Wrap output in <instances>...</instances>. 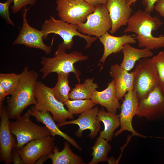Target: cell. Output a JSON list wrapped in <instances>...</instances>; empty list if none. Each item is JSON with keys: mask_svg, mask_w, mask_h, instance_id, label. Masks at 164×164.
<instances>
[{"mask_svg": "<svg viewBox=\"0 0 164 164\" xmlns=\"http://www.w3.org/2000/svg\"></svg>", "mask_w": 164, "mask_h": 164, "instance_id": "74e56055", "label": "cell"}, {"mask_svg": "<svg viewBox=\"0 0 164 164\" xmlns=\"http://www.w3.org/2000/svg\"><path fill=\"white\" fill-rule=\"evenodd\" d=\"M12 160L14 164H24L19 153L15 148L13 150Z\"/></svg>", "mask_w": 164, "mask_h": 164, "instance_id": "836d02e7", "label": "cell"}, {"mask_svg": "<svg viewBox=\"0 0 164 164\" xmlns=\"http://www.w3.org/2000/svg\"><path fill=\"white\" fill-rule=\"evenodd\" d=\"M7 94L1 85H0V102H3Z\"/></svg>", "mask_w": 164, "mask_h": 164, "instance_id": "d590c367", "label": "cell"}, {"mask_svg": "<svg viewBox=\"0 0 164 164\" xmlns=\"http://www.w3.org/2000/svg\"><path fill=\"white\" fill-rule=\"evenodd\" d=\"M90 5L96 7L102 4L106 5L107 0H83Z\"/></svg>", "mask_w": 164, "mask_h": 164, "instance_id": "e575fe53", "label": "cell"}, {"mask_svg": "<svg viewBox=\"0 0 164 164\" xmlns=\"http://www.w3.org/2000/svg\"><path fill=\"white\" fill-rule=\"evenodd\" d=\"M36 0H13V4L11 6L13 13L18 12L23 7L29 5L32 6L35 5Z\"/></svg>", "mask_w": 164, "mask_h": 164, "instance_id": "4dcf8cb0", "label": "cell"}, {"mask_svg": "<svg viewBox=\"0 0 164 164\" xmlns=\"http://www.w3.org/2000/svg\"><path fill=\"white\" fill-rule=\"evenodd\" d=\"M56 10L60 19L74 25L86 22L94 7L83 0H56Z\"/></svg>", "mask_w": 164, "mask_h": 164, "instance_id": "30bf717a", "label": "cell"}, {"mask_svg": "<svg viewBox=\"0 0 164 164\" xmlns=\"http://www.w3.org/2000/svg\"><path fill=\"white\" fill-rule=\"evenodd\" d=\"M13 2V0H7L4 3L0 2V15L7 24L14 26V23L10 18L9 11V6Z\"/></svg>", "mask_w": 164, "mask_h": 164, "instance_id": "f546056e", "label": "cell"}, {"mask_svg": "<svg viewBox=\"0 0 164 164\" xmlns=\"http://www.w3.org/2000/svg\"><path fill=\"white\" fill-rule=\"evenodd\" d=\"M77 25L78 31L81 33L98 38L109 31L112 22L106 5L95 7L93 12L87 16L86 22Z\"/></svg>", "mask_w": 164, "mask_h": 164, "instance_id": "9c48e42d", "label": "cell"}, {"mask_svg": "<svg viewBox=\"0 0 164 164\" xmlns=\"http://www.w3.org/2000/svg\"><path fill=\"white\" fill-rule=\"evenodd\" d=\"M94 78L86 79L83 83H79L75 85L69 95V99H85L91 98L93 93L98 87L97 84L94 82Z\"/></svg>", "mask_w": 164, "mask_h": 164, "instance_id": "cb8c5ba5", "label": "cell"}, {"mask_svg": "<svg viewBox=\"0 0 164 164\" xmlns=\"http://www.w3.org/2000/svg\"><path fill=\"white\" fill-rule=\"evenodd\" d=\"M96 104L104 107L108 112L116 114L121 105L116 93L114 81L113 80L107 84V87L101 91L95 90L91 98Z\"/></svg>", "mask_w": 164, "mask_h": 164, "instance_id": "d6986e66", "label": "cell"}, {"mask_svg": "<svg viewBox=\"0 0 164 164\" xmlns=\"http://www.w3.org/2000/svg\"><path fill=\"white\" fill-rule=\"evenodd\" d=\"M35 93L37 103L33 106L35 109L50 112L54 120L59 123L65 121L67 118L73 119V115L65 108L64 103L56 98L52 88L37 81Z\"/></svg>", "mask_w": 164, "mask_h": 164, "instance_id": "8992f818", "label": "cell"}, {"mask_svg": "<svg viewBox=\"0 0 164 164\" xmlns=\"http://www.w3.org/2000/svg\"><path fill=\"white\" fill-rule=\"evenodd\" d=\"M131 0H126L127 3H128Z\"/></svg>", "mask_w": 164, "mask_h": 164, "instance_id": "8d00e7d4", "label": "cell"}, {"mask_svg": "<svg viewBox=\"0 0 164 164\" xmlns=\"http://www.w3.org/2000/svg\"><path fill=\"white\" fill-rule=\"evenodd\" d=\"M133 91L139 100L145 97L161 81L157 69L151 58L138 61L134 70Z\"/></svg>", "mask_w": 164, "mask_h": 164, "instance_id": "5b68a950", "label": "cell"}, {"mask_svg": "<svg viewBox=\"0 0 164 164\" xmlns=\"http://www.w3.org/2000/svg\"><path fill=\"white\" fill-rule=\"evenodd\" d=\"M151 50L144 48L142 49L135 48L129 43L125 44L122 50L123 57L120 65L126 70L131 71L137 61L144 58H149L153 56Z\"/></svg>", "mask_w": 164, "mask_h": 164, "instance_id": "44dd1931", "label": "cell"}, {"mask_svg": "<svg viewBox=\"0 0 164 164\" xmlns=\"http://www.w3.org/2000/svg\"><path fill=\"white\" fill-rule=\"evenodd\" d=\"M0 160L6 164L12 162V152L16 143L10 128L9 118L5 107L0 102Z\"/></svg>", "mask_w": 164, "mask_h": 164, "instance_id": "4fadbf2b", "label": "cell"}, {"mask_svg": "<svg viewBox=\"0 0 164 164\" xmlns=\"http://www.w3.org/2000/svg\"><path fill=\"white\" fill-rule=\"evenodd\" d=\"M138 0H131L127 3L128 6L134 4ZM159 0H142L143 5L145 7L144 11L147 12L151 13L155 9V4Z\"/></svg>", "mask_w": 164, "mask_h": 164, "instance_id": "1f68e13d", "label": "cell"}, {"mask_svg": "<svg viewBox=\"0 0 164 164\" xmlns=\"http://www.w3.org/2000/svg\"><path fill=\"white\" fill-rule=\"evenodd\" d=\"M63 149L59 151L58 147L55 146L53 152L47 155L53 164H84L80 156L73 153L71 150L68 142L65 141Z\"/></svg>", "mask_w": 164, "mask_h": 164, "instance_id": "7402d4cb", "label": "cell"}, {"mask_svg": "<svg viewBox=\"0 0 164 164\" xmlns=\"http://www.w3.org/2000/svg\"><path fill=\"white\" fill-rule=\"evenodd\" d=\"M108 142L100 136L97 138L94 145L91 148L93 150L91 154L93 158L88 164H97L100 162L108 161V154L111 149Z\"/></svg>", "mask_w": 164, "mask_h": 164, "instance_id": "484cf974", "label": "cell"}, {"mask_svg": "<svg viewBox=\"0 0 164 164\" xmlns=\"http://www.w3.org/2000/svg\"><path fill=\"white\" fill-rule=\"evenodd\" d=\"M155 65L159 77L161 82L164 84V50L151 58Z\"/></svg>", "mask_w": 164, "mask_h": 164, "instance_id": "f1b7e54d", "label": "cell"}, {"mask_svg": "<svg viewBox=\"0 0 164 164\" xmlns=\"http://www.w3.org/2000/svg\"><path fill=\"white\" fill-rule=\"evenodd\" d=\"M57 80L55 86L52 88L53 95L58 101L64 103L69 99L71 90L69 84L70 73L58 72Z\"/></svg>", "mask_w": 164, "mask_h": 164, "instance_id": "d4e9b609", "label": "cell"}, {"mask_svg": "<svg viewBox=\"0 0 164 164\" xmlns=\"http://www.w3.org/2000/svg\"><path fill=\"white\" fill-rule=\"evenodd\" d=\"M20 74L15 73L0 74V85L7 95H11L16 90L18 85Z\"/></svg>", "mask_w": 164, "mask_h": 164, "instance_id": "83f0119b", "label": "cell"}, {"mask_svg": "<svg viewBox=\"0 0 164 164\" xmlns=\"http://www.w3.org/2000/svg\"><path fill=\"white\" fill-rule=\"evenodd\" d=\"M99 111L97 106L80 114L78 118L76 119L60 122L57 125L61 127L69 124L77 125L79 128L75 133L77 136L81 137L83 131L88 129L90 131L89 137L93 138L97 136L101 128L100 121L97 118Z\"/></svg>", "mask_w": 164, "mask_h": 164, "instance_id": "9a60e30c", "label": "cell"}, {"mask_svg": "<svg viewBox=\"0 0 164 164\" xmlns=\"http://www.w3.org/2000/svg\"><path fill=\"white\" fill-rule=\"evenodd\" d=\"M88 57L80 52L76 50L69 53L66 52V49L61 43L53 57L42 56L41 63L42 67L40 70L42 73V79H44L52 73H72L80 83V72L74 66V64L80 61L86 60Z\"/></svg>", "mask_w": 164, "mask_h": 164, "instance_id": "3957f363", "label": "cell"}, {"mask_svg": "<svg viewBox=\"0 0 164 164\" xmlns=\"http://www.w3.org/2000/svg\"><path fill=\"white\" fill-rule=\"evenodd\" d=\"M109 73L114 82L117 97L119 100H122L128 91L133 90L134 71L130 73L120 65L115 64L111 66Z\"/></svg>", "mask_w": 164, "mask_h": 164, "instance_id": "e0dca14e", "label": "cell"}, {"mask_svg": "<svg viewBox=\"0 0 164 164\" xmlns=\"http://www.w3.org/2000/svg\"><path fill=\"white\" fill-rule=\"evenodd\" d=\"M97 118L104 125L103 130L100 132L99 136L108 142L112 140L114 131L120 126L119 114L106 112L103 107L99 110Z\"/></svg>", "mask_w": 164, "mask_h": 164, "instance_id": "603a6c76", "label": "cell"}, {"mask_svg": "<svg viewBox=\"0 0 164 164\" xmlns=\"http://www.w3.org/2000/svg\"><path fill=\"white\" fill-rule=\"evenodd\" d=\"M99 38L104 47L103 55L98 63L99 65L102 63L101 68L107 58L111 54L122 51L124 46L126 44H134L137 42L135 38L132 35L125 34L120 36H115L110 35L108 32Z\"/></svg>", "mask_w": 164, "mask_h": 164, "instance_id": "ac0fdd59", "label": "cell"}, {"mask_svg": "<svg viewBox=\"0 0 164 164\" xmlns=\"http://www.w3.org/2000/svg\"><path fill=\"white\" fill-rule=\"evenodd\" d=\"M41 30L43 33V39H47L48 35L51 33L59 35L63 40L61 43L66 50L72 48L73 44V38L75 36H78L85 40L87 44L84 49L90 47L98 38L96 36L82 34L78 31L77 25L56 19L52 15L44 21L42 25Z\"/></svg>", "mask_w": 164, "mask_h": 164, "instance_id": "277c9868", "label": "cell"}, {"mask_svg": "<svg viewBox=\"0 0 164 164\" xmlns=\"http://www.w3.org/2000/svg\"><path fill=\"white\" fill-rule=\"evenodd\" d=\"M30 116L27 111L15 121H10L11 132L16 137L15 148L18 150L32 140L51 136V133L46 127L34 123L31 121Z\"/></svg>", "mask_w": 164, "mask_h": 164, "instance_id": "52a82bcc", "label": "cell"}, {"mask_svg": "<svg viewBox=\"0 0 164 164\" xmlns=\"http://www.w3.org/2000/svg\"><path fill=\"white\" fill-rule=\"evenodd\" d=\"M71 114H78L92 109L96 104L91 99H68L64 103Z\"/></svg>", "mask_w": 164, "mask_h": 164, "instance_id": "4316f807", "label": "cell"}, {"mask_svg": "<svg viewBox=\"0 0 164 164\" xmlns=\"http://www.w3.org/2000/svg\"><path fill=\"white\" fill-rule=\"evenodd\" d=\"M29 9L24 7L22 14V23L19 33L12 43L13 45H23L30 48L38 49L43 51L46 54L51 52L52 44L48 46L43 42V33L31 26L28 23L26 18L27 12Z\"/></svg>", "mask_w": 164, "mask_h": 164, "instance_id": "8fae6325", "label": "cell"}, {"mask_svg": "<svg viewBox=\"0 0 164 164\" xmlns=\"http://www.w3.org/2000/svg\"><path fill=\"white\" fill-rule=\"evenodd\" d=\"M163 24L157 17L152 16L150 13L137 10L128 19L123 33L132 32L137 35L138 46L151 50L164 48V36H154L152 32L155 31Z\"/></svg>", "mask_w": 164, "mask_h": 164, "instance_id": "6da1fadb", "label": "cell"}, {"mask_svg": "<svg viewBox=\"0 0 164 164\" xmlns=\"http://www.w3.org/2000/svg\"><path fill=\"white\" fill-rule=\"evenodd\" d=\"M126 0H107L106 4L112 22L109 32L115 33L121 27L127 25L132 9L128 6Z\"/></svg>", "mask_w": 164, "mask_h": 164, "instance_id": "2e32d148", "label": "cell"}, {"mask_svg": "<svg viewBox=\"0 0 164 164\" xmlns=\"http://www.w3.org/2000/svg\"><path fill=\"white\" fill-rule=\"evenodd\" d=\"M154 9L164 17V0H159L155 4Z\"/></svg>", "mask_w": 164, "mask_h": 164, "instance_id": "d6a6232c", "label": "cell"}, {"mask_svg": "<svg viewBox=\"0 0 164 164\" xmlns=\"http://www.w3.org/2000/svg\"><path fill=\"white\" fill-rule=\"evenodd\" d=\"M28 69L26 66L20 73L19 82L16 90L6 101L5 107L9 119L19 117L25 108L37 103L35 92L39 75L35 71L29 70Z\"/></svg>", "mask_w": 164, "mask_h": 164, "instance_id": "7a4b0ae2", "label": "cell"}, {"mask_svg": "<svg viewBox=\"0 0 164 164\" xmlns=\"http://www.w3.org/2000/svg\"><path fill=\"white\" fill-rule=\"evenodd\" d=\"M27 111L37 121L41 122L45 125L50 131L52 137H54L56 135L61 136L76 148L80 151L82 150V148L72 138L60 129L49 111L37 110L33 106Z\"/></svg>", "mask_w": 164, "mask_h": 164, "instance_id": "ffe728a7", "label": "cell"}, {"mask_svg": "<svg viewBox=\"0 0 164 164\" xmlns=\"http://www.w3.org/2000/svg\"><path fill=\"white\" fill-rule=\"evenodd\" d=\"M121 105V111L119 114L120 128L114 133L115 136L119 135L125 131L132 133V136L144 138L148 136L137 132L133 128L132 121L134 116L137 112L139 100L136 93L133 91H128L124 95Z\"/></svg>", "mask_w": 164, "mask_h": 164, "instance_id": "7c38bea8", "label": "cell"}, {"mask_svg": "<svg viewBox=\"0 0 164 164\" xmlns=\"http://www.w3.org/2000/svg\"><path fill=\"white\" fill-rule=\"evenodd\" d=\"M50 136L32 140L20 149L17 150L24 164H35L41 157L53 151L54 139Z\"/></svg>", "mask_w": 164, "mask_h": 164, "instance_id": "5bb4252c", "label": "cell"}, {"mask_svg": "<svg viewBox=\"0 0 164 164\" xmlns=\"http://www.w3.org/2000/svg\"><path fill=\"white\" fill-rule=\"evenodd\" d=\"M136 115L149 121L164 119V85L161 82L145 97L139 100Z\"/></svg>", "mask_w": 164, "mask_h": 164, "instance_id": "ba28073f", "label": "cell"}]
</instances>
